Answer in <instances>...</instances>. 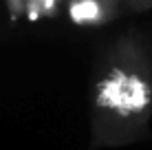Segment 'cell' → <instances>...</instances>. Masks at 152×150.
Masks as SVG:
<instances>
[{"label":"cell","instance_id":"obj_1","mask_svg":"<svg viewBox=\"0 0 152 150\" xmlns=\"http://www.w3.org/2000/svg\"><path fill=\"white\" fill-rule=\"evenodd\" d=\"M152 124V15L97 35L88 75V150L148 141Z\"/></svg>","mask_w":152,"mask_h":150},{"label":"cell","instance_id":"obj_2","mask_svg":"<svg viewBox=\"0 0 152 150\" xmlns=\"http://www.w3.org/2000/svg\"><path fill=\"white\" fill-rule=\"evenodd\" d=\"M152 15V0H64V35H102L126 20Z\"/></svg>","mask_w":152,"mask_h":150},{"label":"cell","instance_id":"obj_3","mask_svg":"<svg viewBox=\"0 0 152 150\" xmlns=\"http://www.w3.org/2000/svg\"><path fill=\"white\" fill-rule=\"evenodd\" d=\"M64 0H0V38L64 35Z\"/></svg>","mask_w":152,"mask_h":150},{"label":"cell","instance_id":"obj_4","mask_svg":"<svg viewBox=\"0 0 152 150\" xmlns=\"http://www.w3.org/2000/svg\"><path fill=\"white\" fill-rule=\"evenodd\" d=\"M0 42H2V38H0Z\"/></svg>","mask_w":152,"mask_h":150}]
</instances>
